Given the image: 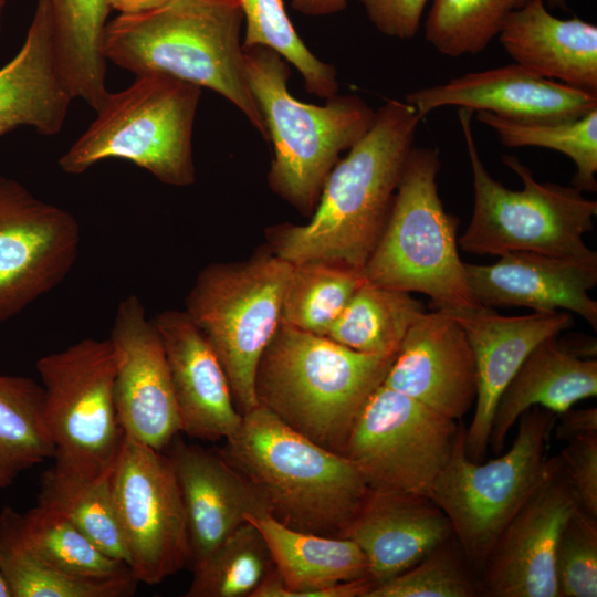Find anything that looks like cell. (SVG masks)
Segmentation results:
<instances>
[{"label":"cell","instance_id":"44dd1931","mask_svg":"<svg viewBox=\"0 0 597 597\" xmlns=\"http://www.w3.org/2000/svg\"><path fill=\"white\" fill-rule=\"evenodd\" d=\"M153 322L165 350L181 433L226 440L240 427L242 415L212 346L186 311L167 310Z\"/></svg>","mask_w":597,"mask_h":597},{"label":"cell","instance_id":"7a4b0ae2","mask_svg":"<svg viewBox=\"0 0 597 597\" xmlns=\"http://www.w3.org/2000/svg\"><path fill=\"white\" fill-rule=\"evenodd\" d=\"M242 24L238 0H167L107 21L102 52L136 76L163 74L214 91L268 140L248 83Z\"/></svg>","mask_w":597,"mask_h":597},{"label":"cell","instance_id":"60d3db41","mask_svg":"<svg viewBox=\"0 0 597 597\" xmlns=\"http://www.w3.org/2000/svg\"><path fill=\"white\" fill-rule=\"evenodd\" d=\"M561 463L579 506L597 517V433L566 441Z\"/></svg>","mask_w":597,"mask_h":597},{"label":"cell","instance_id":"bcb514c9","mask_svg":"<svg viewBox=\"0 0 597 597\" xmlns=\"http://www.w3.org/2000/svg\"><path fill=\"white\" fill-rule=\"evenodd\" d=\"M167 0H107L111 9L119 13H135L156 8Z\"/></svg>","mask_w":597,"mask_h":597},{"label":"cell","instance_id":"4dcf8cb0","mask_svg":"<svg viewBox=\"0 0 597 597\" xmlns=\"http://www.w3.org/2000/svg\"><path fill=\"white\" fill-rule=\"evenodd\" d=\"M18 537L55 567L77 577L112 579L133 576L127 564L101 551L64 515L35 505L23 514L2 511Z\"/></svg>","mask_w":597,"mask_h":597},{"label":"cell","instance_id":"ba28073f","mask_svg":"<svg viewBox=\"0 0 597 597\" xmlns=\"http://www.w3.org/2000/svg\"><path fill=\"white\" fill-rule=\"evenodd\" d=\"M201 87L163 74H144L108 93L96 118L59 159L80 175L107 158L125 159L160 182H195L192 132Z\"/></svg>","mask_w":597,"mask_h":597},{"label":"cell","instance_id":"8d00e7d4","mask_svg":"<svg viewBox=\"0 0 597 597\" xmlns=\"http://www.w3.org/2000/svg\"><path fill=\"white\" fill-rule=\"evenodd\" d=\"M245 22L243 49L263 46L275 51L302 75L307 93L329 98L338 93L334 65L321 61L304 44L283 0H238Z\"/></svg>","mask_w":597,"mask_h":597},{"label":"cell","instance_id":"f35d334b","mask_svg":"<svg viewBox=\"0 0 597 597\" xmlns=\"http://www.w3.org/2000/svg\"><path fill=\"white\" fill-rule=\"evenodd\" d=\"M444 542L419 563L376 585L367 597H474L479 588L458 552Z\"/></svg>","mask_w":597,"mask_h":597},{"label":"cell","instance_id":"cb8c5ba5","mask_svg":"<svg viewBox=\"0 0 597 597\" xmlns=\"http://www.w3.org/2000/svg\"><path fill=\"white\" fill-rule=\"evenodd\" d=\"M72 100L55 56L48 1L36 0L23 45L0 67V135L20 126L56 135Z\"/></svg>","mask_w":597,"mask_h":597},{"label":"cell","instance_id":"9c48e42d","mask_svg":"<svg viewBox=\"0 0 597 597\" xmlns=\"http://www.w3.org/2000/svg\"><path fill=\"white\" fill-rule=\"evenodd\" d=\"M556 415L532 407L501 457L481 463L465 451L463 428L429 498L448 517L465 558L481 568L502 531L545 476L546 448Z\"/></svg>","mask_w":597,"mask_h":597},{"label":"cell","instance_id":"4316f807","mask_svg":"<svg viewBox=\"0 0 597 597\" xmlns=\"http://www.w3.org/2000/svg\"><path fill=\"white\" fill-rule=\"evenodd\" d=\"M558 335L545 338L528 354L501 394L491 420L489 446L500 452L523 412L542 407L556 416L597 395V360L567 353Z\"/></svg>","mask_w":597,"mask_h":597},{"label":"cell","instance_id":"ac0fdd59","mask_svg":"<svg viewBox=\"0 0 597 597\" xmlns=\"http://www.w3.org/2000/svg\"><path fill=\"white\" fill-rule=\"evenodd\" d=\"M383 384L447 418L461 419L478 387L463 327L444 311H426L408 329Z\"/></svg>","mask_w":597,"mask_h":597},{"label":"cell","instance_id":"7bdbcfd3","mask_svg":"<svg viewBox=\"0 0 597 597\" xmlns=\"http://www.w3.org/2000/svg\"><path fill=\"white\" fill-rule=\"evenodd\" d=\"M559 421L555 427V436L559 440L568 441L574 438L597 433V409L569 408L557 415Z\"/></svg>","mask_w":597,"mask_h":597},{"label":"cell","instance_id":"f6af8a7d","mask_svg":"<svg viewBox=\"0 0 597 597\" xmlns=\"http://www.w3.org/2000/svg\"><path fill=\"white\" fill-rule=\"evenodd\" d=\"M561 346L570 355L578 358H593L596 356V341L587 336H573L558 338Z\"/></svg>","mask_w":597,"mask_h":597},{"label":"cell","instance_id":"d6986e66","mask_svg":"<svg viewBox=\"0 0 597 597\" xmlns=\"http://www.w3.org/2000/svg\"><path fill=\"white\" fill-rule=\"evenodd\" d=\"M450 315L463 327L474 355L475 409L464 432V446L468 457L481 462L486 454L491 420L501 394L533 348L569 328L573 317L564 311L504 316L483 305Z\"/></svg>","mask_w":597,"mask_h":597},{"label":"cell","instance_id":"8fae6325","mask_svg":"<svg viewBox=\"0 0 597 597\" xmlns=\"http://www.w3.org/2000/svg\"><path fill=\"white\" fill-rule=\"evenodd\" d=\"M54 444L53 467L81 476L113 469L124 441L114 401L111 342L84 338L35 363Z\"/></svg>","mask_w":597,"mask_h":597},{"label":"cell","instance_id":"2e32d148","mask_svg":"<svg viewBox=\"0 0 597 597\" xmlns=\"http://www.w3.org/2000/svg\"><path fill=\"white\" fill-rule=\"evenodd\" d=\"M579 507L559 458L549 459L544 479L500 534L483 569L494 597H558L556 548Z\"/></svg>","mask_w":597,"mask_h":597},{"label":"cell","instance_id":"1f68e13d","mask_svg":"<svg viewBox=\"0 0 597 597\" xmlns=\"http://www.w3.org/2000/svg\"><path fill=\"white\" fill-rule=\"evenodd\" d=\"M54 452L43 387L29 377L0 375V489Z\"/></svg>","mask_w":597,"mask_h":597},{"label":"cell","instance_id":"b9f144b4","mask_svg":"<svg viewBox=\"0 0 597 597\" xmlns=\"http://www.w3.org/2000/svg\"><path fill=\"white\" fill-rule=\"evenodd\" d=\"M369 21L383 34L400 40L412 39L419 31L429 0H357Z\"/></svg>","mask_w":597,"mask_h":597},{"label":"cell","instance_id":"7402d4cb","mask_svg":"<svg viewBox=\"0 0 597 597\" xmlns=\"http://www.w3.org/2000/svg\"><path fill=\"white\" fill-rule=\"evenodd\" d=\"M169 447L186 511L193 568L248 516L270 513L260 491L220 450L186 443L178 436Z\"/></svg>","mask_w":597,"mask_h":597},{"label":"cell","instance_id":"30bf717a","mask_svg":"<svg viewBox=\"0 0 597 597\" xmlns=\"http://www.w3.org/2000/svg\"><path fill=\"white\" fill-rule=\"evenodd\" d=\"M292 268L273 252L213 263L199 273L187 296L185 311L218 356L241 415L259 406L256 367L281 323Z\"/></svg>","mask_w":597,"mask_h":597},{"label":"cell","instance_id":"9a60e30c","mask_svg":"<svg viewBox=\"0 0 597 597\" xmlns=\"http://www.w3.org/2000/svg\"><path fill=\"white\" fill-rule=\"evenodd\" d=\"M115 362L114 401L126 436L159 451L181 433L161 339L136 295L123 298L108 337Z\"/></svg>","mask_w":597,"mask_h":597},{"label":"cell","instance_id":"836d02e7","mask_svg":"<svg viewBox=\"0 0 597 597\" xmlns=\"http://www.w3.org/2000/svg\"><path fill=\"white\" fill-rule=\"evenodd\" d=\"M0 566L12 597H126L138 585L134 576L92 579L55 567L18 537L2 512Z\"/></svg>","mask_w":597,"mask_h":597},{"label":"cell","instance_id":"74e56055","mask_svg":"<svg viewBox=\"0 0 597 597\" xmlns=\"http://www.w3.org/2000/svg\"><path fill=\"white\" fill-rule=\"evenodd\" d=\"M531 0H432L426 40L441 54L460 57L486 49L509 15Z\"/></svg>","mask_w":597,"mask_h":597},{"label":"cell","instance_id":"681fc988","mask_svg":"<svg viewBox=\"0 0 597 597\" xmlns=\"http://www.w3.org/2000/svg\"><path fill=\"white\" fill-rule=\"evenodd\" d=\"M4 6H6V0H0V31H1V19H2V12H3Z\"/></svg>","mask_w":597,"mask_h":597},{"label":"cell","instance_id":"603a6c76","mask_svg":"<svg viewBox=\"0 0 597 597\" xmlns=\"http://www.w3.org/2000/svg\"><path fill=\"white\" fill-rule=\"evenodd\" d=\"M453 535L429 496L370 490L345 536L365 554L376 585L409 569Z\"/></svg>","mask_w":597,"mask_h":597},{"label":"cell","instance_id":"4fadbf2b","mask_svg":"<svg viewBox=\"0 0 597 597\" xmlns=\"http://www.w3.org/2000/svg\"><path fill=\"white\" fill-rule=\"evenodd\" d=\"M112 485L137 582L156 585L190 565L186 511L170 457L125 434Z\"/></svg>","mask_w":597,"mask_h":597},{"label":"cell","instance_id":"f1b7e54d","mask_svg":"<svg viewBox=\"0 0 597 597\" xmlns=\"http://www.w3.org/2000/svg\"><path fill=\"white\" fill-rule=\"evenodd\" d=\"M426 312L410 293L366 280L326 336L359 353L395 357L415 321Z\"/></svg>","mask_w":597,"mask_h":597},{"label":"cell","instance_id":"ffe728a7","mask_svg":"<svg viewBox=\"0 0 597 597\" xmlns=\"http://www.w3.org/2000/svg\"><path fill=\"white\" fill-rule=\"evenodd\" d=\"M464 266L480 305L524 306L534 312L562 308L597 329V303L588 293L597 284V261L517 251L501 255L493 264Z\"/></svg>","mask_w":597,"mask_h":597},{"label":"cell","instance_id":"d4e9b609","mask_svg":"<svg viewBox=\"0 0 597 597\" xmlns=\"http://www.w3.org/2000/svg\"><path fill=\"white\" fill-rule=\"evenodd\" d=\"M247 521L264 537L275 566L251 597H318L323 588L370 577L365 554L349 538L293 530L270 514Z\"/></svg>","mask_w":597,"mask_h":597},{"label":"cell","instance_id":"83f0119b","mask_svg":"<svg viewBox=\"0 0 597 597\" xmlns=\"http://www.w3.org/2000/svg\"><path fill=\"white\" fill-rule=\"evenodd\" d=\"M56 61L73 98L95 112L109 93L102 38L112 10L107 0H46Z\"/></svg>","mask_w":597,"mask_h":597},{"label":"cell","instance_id":"7dc6e473","mask_svg":"<svg viewBox=\"0 0 597 597\" xmlns=\"http://www.w3.org/2000/svg\"><path fill=\"white\" fill-rule=\"evenodd\" d=\"M0 597H12L10 586L0 566Z\"/></svg>","mask_w":597,"mask_h":597},{"label":"cell","instance_id":"3957f363","mask_svg":"<svg viewBox=\"0 0 597 597\" xmlns=\"http://www.w3.org/2000/svg\"><path fill=\"white\" fill-rule=\"evenodd\" d=\"M220 452L260 491L270 515L293 530L344 537L370 491L349 459L261 406L242 415Z\"/></svg>","mask_w":597,"mask_h":597},{"label":"cell","instance_id":"c3c4849f","mask_svg":"<svg viewBox=\"0 0 597 597\" xmlns=\"http://www.w3.org/2000/svg\"><path fill=\"white\" fill-rule=\"evenodd\" d=\"M567 0H546V7H549L552 9L559 8L563 10L567 9Z\"/></svg>","mask_w":597,"mask_h":597},{"label":"cell","instance_id":"d590c367","mask_svg":"<svg viewBox=\"0 0 597 597\" xmlns=\"http://www.w3.org/2000/svg\"><path fill=\"white\" fill-rule=\"evenodd\" d=\"M475 117L494 130L505 147H543L566 155L576 166L573 187L582 192L597 190V109L556 123L519 122L483 111Z\"/></svg>","mask_w":597,"mask_h":597},{"label":"cell","instance_id":"5bb4252c","mask_svg":"<svg viewBox=\"0 0 597 597\" xmlns=\"http://www.w3.org/2000/svg\"><path fill=\"white\" fill-rule=\"evenodd\" d=\"M80 224L14 179L0 177V322L56 287L75 264Z\"/></svg>","mask_w":597,"mask_h":597},{"label":"cell","instance_id":"f546056e","mask_svg":"<svg viewBox=\"0 0 597 597\" xmlns=\"http://www.w3.org/2000/svg\"><path fill=\"white\" fill-rule=\"evenodd\" d=\"M112 473L113 469L97 476H81L52 465L41 475L36 504L64 515L101 551L128 565Z\"/></svg>","mask_w":597,"mask_h":597},{"label":"cell","instance_id":"d6a6232c","mask_svg":"<svg viewBox=\"0 0 597 597\" xmlns=\"http://www.w3.org/2000/svg\"><path fill=\"white\" fill-rule=\"evenodd\" d=\"M365 281L364 270L336 262L293 264L283 295L281 323L326 336Z\"/></svg>","mask_w":597,"mask_h":597},{"label":"cell","instance_id":"ab89813d","mask_svg":"<svg viewBox=\"0 0 597 597\" xmlns=\"http://www.w3.org/2000/svg\"><path fill=\"white\" fill-rule=\"evenodd\" d=\"M555 568L558 597L597 596V517L580 506L563 528Z\"/></svg>","mask_w":597,"mask_h":597},{"label":"cell","instance_id":"e0dca14e","mask_svg":"<svg viewBox=\"0 0 597 597\" xmlns=\"http://www.w3.org/2000/svg\"><path fill=\"white\" fill-rule=\"evenodd\" d=\"M423 118L444 106L489 112L526 123H556L597 109V93L542 77L513 63L454 77L406 95Z\"/></svg>","mask_w":597,"mask_h":597},{"label":"cell","instance_id":"277c9868","mask_svg":"<svg viewBox=\"0 0 597 597\" xmlns=\"http://www.w3.org/2000/svg\"><path fill=\"white\" fill-rule=\"evenodd\" d=\"M394 358L359 353L280 323L256 367L258 405L316 444L343 454Z\"/></svg>","mask_w":597,"mask_h":597},{"label":"cell","instance_id":"7c38bea8","mask_svg":"<svg viewBox=\"0 0 597 597\" xmlns=\"http://www.w3.org/2000/svg\"><path fill=\"white\" fill-rule=\"evenodd\" d=\"M457 421L379 385L343 451L370 490L429 496L459 432Z\"/></svg>","mask_w":597,"mask_h":597},{"label":"cell","instance_id":"5b68a950","mask_svg":"<svg viewBox=\"0 0 597 597\" xmlns=\"http://www.w3.org/2000/svg\"><path fill=\"white\" fill-rule=\"evenodd\" d=\"M244 50L248 83L264 119L273 159L271 189L300 212L312 213L331 170L370 128L375 113L356 94L324 105L303 103L287 88L289 63L275 51Z\"/></svg>","mask_w":597,"mask_h":597},{"label":"cell","instance_id":"ee69618b","mask_svg":"<svg viewBox=\"0 0 597 597\" xmlns=\"http://www.w3.org/2000/svg\"><path fill=\"white\" fill-rule=\"evenodd\" d=\"M348 0H291L294 10L311 17L335 14L347 7Z\"/></svg>","mask_w":597,"mask_h":597},{"label":"cell","instance_id":"484cf974","mask_svg":"<svg viewBox=\"0 0 597 597\" xmlns=\"http://www.w3.org/2000/svg\"><path fill=\"white\" fill-rule=\"evenodd\" d=\"M499 40L514 62L563 84L597 93V27L577 17L558 19L544 0L512 12Z\"/></svg>","mask_w":597,"mask_h":597},{"label":"cell","instance_id":"6da1fadb","mask_svg":"<svg viewBox=\"0 0 597 597\" xmlns=\"http://www.w3.org/2000/svg\"><path fill=\"white\" fill-rule=\"evenodd\" d=\"M421 119L406 101H386L368 132L331 170L310 221L270 229L272 252L292 264L328 261L364 270Z\"/></svg>","mask_w":597,"mask_h":597},{"label":"cell","instance_id":"e575fe53","mask_svg":"<svg viewBox=\"0 0 597 597\" xmlns=\"http://www.w3.org/2000/svg\"><path fill=\"white\" fill-rule=\"evenodd\" d=\"M275 569L269 546L249 521L239 525L199 565L186 597H251Z\"/></svg>","mask_w":597,"mask_h":597},{"label":"cell","instance_id":"52a82bcc","mask_svg":"<svg viewBox=\"0 0 597 597\" xmlns=\"http://www.w3.org/2000/svg\"><path fill=\"white\" fill-rule=\"evenodd\" d=\"M474 112L459 108L458 116L473 178V212L458 241L464 252L503 255L527 251L559 258L597 261V253L584 242L594 228L597 202L575 187L540 182L512 155L502 161L522 180L512 190L495 180L482 163L472 133Z\"/></svg>","mask_w":597,"mask_h":597},{"label":"cell","instance_id":"8992f818","mask_svg":"<svg viewBox=\"0 0 597 597\" xmlns=\"http://www.w3.org/2000/svg\"><path fill=\"white\" fill-rule=\"evenodd\" d=\"M439 153L412 147L380 238L364 266L378 285L426 294L449 314L479 306L460 259L459 220L446 211L438 193Z\"/></svg>","mask_w":597,"mask_h":597}]
</instances>
